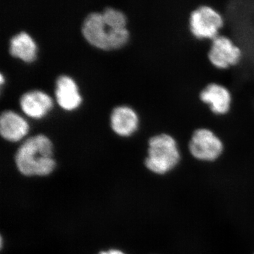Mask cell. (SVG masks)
<instances>
[{"label":"cell","mask_w":254,"mask_h":254,"mask_svg":"<svg viewBox=\"0 0 254 254\" xmlns=\"http://www.w3.org/2000/svg\"><path fill=\"white\" fill-rule=\"evenodd\" d=\"M53 146L43 134L30 137L20 145L15 155L18 171L25 176H47L56 166L53 159Z\"/></svg>","instance_id":"7a4b0ae2"},{"label":"cell","mask_w":254,"mask_h":254,"mask_svg":"<svg viewBox=\"0 0 254 254\" xmlns=\"http://www.w3.org/2000/svg\"><path fill=\"white\" fill-rule=\"evenodd\" d=\"M28 131V123L19 115L6 110L0 116V134L5 140L16 142L21 140Z\"/></svg>","instance_id":"30bf717a"},{"label":"cell","mask_w":254,"mask_h":254,"mask_svg":"<svg viewBox=\"0 0 254 254\" xmlns=\"http://www.w3.org/2000/svg\"><path fill=\"white\" fill-rule=\"evenodd\" d=\"M200 99L216 115H225L231 109L232 96L228 88L218 84L210 83L200 92Z\"/></svg>","instance_id":"52a82bcc"},{"label":"cell","mask_w":254,"mask_h":254,"mask_svg":"<svg viewBox=\"0 0 254 254\" xmlns=\"http://www.w3.org/2000/svg\"><path fill=\"white\" fill-rule=\"evenodd\" d=\"M36 43L26 32H21L10 40V55L26 63L36 60Z\"/></svg>","instance_id":"7c38bea8"},{"label":"cell","mask_w":254,"mask_h":254,"mask_svg":"<svg viewBox=\"0 0 254 254\" xmlns=\"http://www.w3.org/2000/svg\"><path fill=\"white\" fill-rule=\"evenodd\" d=\"M224 26L225 19L222 15L218 10L205 4V0L190 14V33L200 41H211L220 34Z\"/></svg>","instance_id":"5b68a950"},{"label":"cell","mask_w":254,"mask_h":254,"mask_svg":"<svg viewBox=\"0 0 254 254\" xmlns=\"http://www.w3.org/2000/svg\"><path fill=\"white\" fill-rule=\"evenodd\" d=\"M98 254H126L122 252V251L118 250H110L105 251V252H101Z\"/></svg>","instance_id":"4fadbf2b"},{"label":"cell","mask_w":254,"mask_h":254,"mask_svg":"<svg viewBox=\"0 0 254 254\" xmlns=\"http://www.w3.org/2000/svg\"><path fill=\"white\" fill-rule=\"evenodd\" d=\"M126 24V16L122 11L107 8L103 13L88 14L81 32L92 46L104 50H117L125 46L129 38Z\"/></svg>","instance_id":"6da1fadb"},{"label":"cell","mask_w":254,"mask_h":254,"mask_svg":"<svg viewBox=\"0 0 254 254\" xmlns=\"http://www.w3.org/2000/svg\"><path fill=\"white\" fill-rule=\"evenodd\" d=\"M242 58V50L231 38L219 34L210 41L208 59L218 69H227L238 64Z\"/></svg>","instance_id":"8992f818"},{"label":"cell","mask_w":254,"mask_h":254,"mask_svg":"<svg viewBox=\"0 0 254 254\" xmlns=\"http://www.w3.org/2000/svg\"><path fill=\"white\" fill-rule=\"evenodd\" d=\"M1 83H3V76H2V75L1 74Z\"/></svg>","instance_id":"5bb4252c"},{"label":"cell","mask_w":254,"mask_h":254,"mask_svg":"<svg viewBox=\"0 0 254 254\" xmlns=\"http://www.w3.org/2000/svg\"><path fill=\"white\" fill-rule=\"evenodd\" d=\"M55 96L60 106L66 110L75 109L81 102L77 86L67 76H60L57 79Z\"/></svg>","instance_id":"8fae6325"},{"label":"cell","mask_w":254,"mask_h":254,"mask_svg":"<svg viewBox=\"0 0 254 254\" xmlns=\"http://www.w3.org/2000/svg\"><path fill=\"white\" fill-rule=\"evenodd\" d=\"M110 123L114 131L122 136H128L138 128V115L134 110L126 106L117 107L113 110Z\"/></svg>","instance_id":"9c48e42d"},{"label":"cell","mask_w":254,"mask_h":254,"mask_svg":"<svg viewBox=\"0 0 254 254\" xmlns=\"http://www.w3.org/2000/svg\"><path fill=\"white\" fill-rule=\"evenodd\" d=\"M147 146L144 165L155 175H166L182 163L180 145L171 135L162 133L150 136L147 141Z\"/></svg>","instance_id":"3957f363"},{"label":"cell","mask_w":254,"mask_h":254,"mask_svg":"<svg viewBox=\"0 0 254 254\" xmlns=\"http://www.w3.org/2000/svg\"><path fill=\"white\" fill-rule=\"evenodd\" d=\"M189 153L196 161L214 163L221 158L225 151V145L212 130L198 128L193 132L188 143Z\"/></svg>","instance_id":"277c9868"},{"label":"cell","mask_w":254,"mask_h":254,"mask_svg":"<svg viewBox=\"0 0 254 254\" xmlns=\"http://www.w3.org/2000/svg\"><path fill=\"white\" fill-rule=\"evenodd\" d=\"M20 106L23 113L32 118H41L53 108L49 95L40 91L24 93L20 98Z\"/></svg>","instance_id":"ba28073f"}]
</instances>
